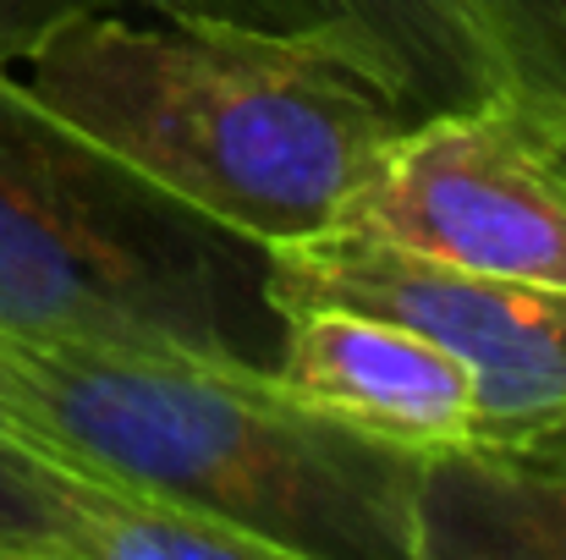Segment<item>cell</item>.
Wrapping results in <instances>:
<instances>
[{"mask_svg":"<svg viewBox=\"0 0 566 560\" xmlns=\"http://www.w3.org/2000/svg\"><path fill=\"white\" fill-rule=\"evenodd\" d=\"M0 429L220 517L275 560H418V451L292 406L270 369L0 330Z\"/></svg>","mask_w":566,"mask_h":560,"instance_id":"1","label":"cell"},{"mask_svg":"<svg viewBox=\"0 0 566 560\" xmlns=\"http://www.w3.org/2000/svg\"><path fill=\"white\" fill-rule=\"evenodd\" d=\"M28 66L50 110L259 247L336 231L412 121L347 61L220 22L88 11Z\"/></svg>","mask_w":566,"mask_h":560,"instance_id":"2","label":"cell"},{"mask_svg":"<svg viewBox=\"0 0 566 560\" xmlns=\"http://www.w3.org/2000/svg\"><path fill=\"white\" fill-rule=\"evenodd\" d=\"M270 247L149 182L0 66V330L270 369Z\"/></svg>","mask_w":566,"mask_h":560,"instance_id":"3","label":"cell"},{"mask_svg":"<svg viewBox=\"0 0 566 560\" xmlns=\"http://www.w3.org/2000/svg\"><path fill=\"white\" fill-rule=\"evenodd\" d=\"M275 314L358 308L446 347L479 395L473 445H523L566 429V286L457 270L375 236L325 231L270 247Z\"/></svg>","mask_w":566,"mask_h":560,"instance_id":"4","label":"cell"},{"mask_svg":"<svg viewBox=\"0 0 566 560\" xmlns=\"http://www.w3.org/2000/svg\"><path fill=\"white\" fill-rule=\"evenodd\" d=\"M336 231L479 275L566 286V166L528 105L495 88L407 121Z\"/></svg>","mask_w":566,"mask_h":560,"instance_id":"5","label":"cell"},{"mask_svg":"<svg viewBox=\"0 0 566 560\" xmlns=\"http://www.w3.org/2000/svg\"><path fill=\"white\" fill-rule=\"evenodd\" d=\"M270 379L292 406L331 418L353 434L385 440L396 451L429 456L479 440V395L468 369L429 336L379 314H281Z\"/></svg>","mask_w":566,"mask_h":560,"instance_id":"6","label":"cell"},{"mask_svg":"<svg viewBox=\"0 0 566 560\" xmlns=\"http://www.w3.org/2000/svg\"><path fill=\"white\" fill-rule=\"evenodd\" d=\"M171 22H220L242 33L314 44L418 116L462 110L506 88L484 0H133Z\"/></svg>","mask_w":566,"mask_h":560,"instance_id":"7","label":"cell"},{"mask_svg":"<svg viewBox=\"0 0 566 560\" xmlns=\"http://www.w3.org/2000/svg\"><path fill=\"white\" fill-rule=\"evenodd\" d=\"M418 560H566V429L523 445L429 451Z\"/></svg>","mask_w":566,"mask_h":560,"instance_id":"8","label":"cell"},{"mask_svg":"<svg viewBox=\"0 0 566 560\" xmlns=\"http://www.w3.org/2000/svg\"><path fill=\"white\" fill-rule=\"evenodd\" d=\"M506 88L566 166V0H484Z\"/></svg>","mask_w":566,"mask_h":560,"instance_id":"9","label":"cell"},{"mask_svg":"<svg viewBox=\"0 0 566 560\" xmlns=\"http://www.w3.org/2000/svg\"><path fill=\"white\" fill-rule=\"evenodd\" d=\"M0 560H66L50 456L0 429Z\"/></svg>","mask_w":566,"mask_h":560,"instance_id":"10","label":"cell"},{"mask_svg":"<svg viewBox=\"0 0 566 560\" xmlns=\"http://www.w3.org/2000/svg\"><path fill=\"white\" fill-rule=\"evenodd\" d=\"M122 0H0V66L33 61L66 22L88 11H116Z\"/></svg>","mask_w":566,"mask_h":560,"instance_id":"11","label":"cell"}]
</instances>
